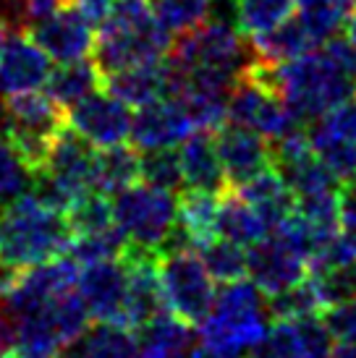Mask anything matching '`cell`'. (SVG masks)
Segmentation results:
<instances>
[{"mask_svg":"<svg viewBox=\"0 0 356 358\" xmlns=\"http://www.w3.org/2000/svg\"><path fill=\"white\" fill-rule=\"evenodd\" d=\"M170 45L173 34L158 21L149 0H116L97 31L92 60L100 73L108 76L131 66L165 60Z\"/></svg>","mask_w":356,"mask_h":358,"instance_id":"obj_1","label":"cell"},{"mask_svg":"<svg viewBox=\"0 0 356 358\" xmlns=\"http://www.w3.org/2000/svg\"><path fill=\"white\" fill-rule=\"evenodd\" d=\"M71 238L66 212L45 204L32 191L0 209V259L16 269L63 257Z\"/></svg>","mask_w":356,"mask_h":358,"instance_id":"obj_2","label":"cell"},{"mask_svg":"<svg viewBox=\"0 0 356 358\" xmlns=\"http://www.w3.org/2000/svg\"><path fill=\"white\" fill-rule=\"evenodd\" d=\"M273 90L304 123H312L356 94V79L325 50H309L288 63H278L273 69Z\"/></svg>","mask_w":356,"mask_h":358,"instance_id":"obj_3","label":"cell"},{"mask_svg":"<svg viewBox=\"0 0 356 358\" xmlns=\"http://www.w3.org/2000/svg\"><path fill=\"white\" fill-rule=\"evenodd\" d=\"M267 296L252 280L226 282L215 306L199 324V343L220 353H244L265 335L270 324Z\"/></svg>","mask_w":356,"mask_h":358,"instance_id":"obj_4","label":"cell"},{"mask_svg":"<svg viewBox=\"0 0 356 358\" xmlns=\"http://www.w3.org/2000/svg\"><path fill=\"white\" fill-rule=\"evenodd\" d=\"M3 110V134L13 141L24 162L37 176L48 162L50 147L58 139L66 123V110L55 100H50L48 92H21L0 100Z\"/></svg>","mask_w":356,"mask_h":358,"instance_id":"obj_5","label":"cell"},{"mask_svg":"<svg viewBox=\"0 0 356 358\" xmlns=\"http://www.w3.org/2000/svg\"><path fill=\"white\" fill-rule=\"evenodd\" d=\"M113 215L129 246L144 251H163L176 230L178 199L168 189L152 183H134L116 194Z\"/></svg>","mask_w":356,"mask_h":358,"instance_id":"obj_6","label":"cell"},{"mask_svg":"<svg viewBox=\"0 0 356 358\" xmlns=\"http://www.w3.org/2000/svg\"><path fill=\"white\" fill-rule=\"evenodd\" d=\"M158 269L170 314L189 324H202L215 306L218 290L215 278L205 267L199 251L191 246L163 249L158 257Z\"/></svg>","mask_w":356,"mask_h":358,"instance_id":"obj_7","label":"cell"},{"mask_svg":"<svg viewBox=\"0 0 356 358\" xmlns=\"http://www.w3.org/2000/svg\"><path fill=\"white\" fill-rule=\"evenodd\" d=\"M66 123L79 136L97 147H116L131 136V110L110 92L97 90L66 108Z\"/></svg>","mask_w":356,"mask_h":358,"instance_id":"obj_8","label":"cell"},{"mask_svg":"<svg viewBox=\"0 0 356 358\" xmlns=\"http://www.w3.org/2000/svg\"><path fill=\"white\" fill-rule=\"evenodd\" d=\"M158 257L160 251H144L137 246H129L123 254V262L129 267V296H126L123 327L139 329L168 311L163 282H160Z\"/></svg>","mask_w":356,"mask_h":358,"instance_id":"obj_9","label":"cell"},{"mask_svg":"<svg viewBox=\"0 0 356 358\" xmlns=\"http://www.w3.org/2000/svg\"><path fill=\"white\" fill-rule=\"evenodd\" d=\"M79 293L95 322L123 324L129 296V267L123 259L84 264L79 272Z\"/></svg>","mask_w":356,"mask_h":358,"instance_id":"obj_10","label":"cell"},{"mask_svg":"<svg viewBox=\"0 0 356 358\" xmlns=\"http://www.w3.org/2000/svg\"><path fill=\"white\" fill-rule=\"evenodd\" d=\"M27 34L55 63H74V60L89 58L95 52V40H97L95 27L74 6H66L48 19L29 24Z\"/></svg>","mask_w":356,"mask_h":358,"instance_id":"obj_11","label":"cell"},{"mask_svg":"<svg viewBox=\"0 0 356 358\" xmlns=\"http://www.w3.org/2000/svg\"><path fill=\"white\" fill-rule=\"evenodd\" d=\"M247 275L265 296H275L309 278V262L278 233H270L265 241L249 249Z\"/></svg>","mask_w":356,"mask_h":358,"instance_id":"obj_12","label":"cell"},{"mask_svg":"<svg viewBox=\"0 0 356 358\" xmlns=\"http://www.w3.org/2000/svg\"><path fill=\"white\" fill-rule=\"evenodd\" d=\"M215 141H218V155L231 189L273 168V147H270V139L259 131L228 123L218 129Z\"/></svg>","mask_w":356,"mask_h":358,"instance_id":"obj_13","label":"cell"},{"mask_svg":"<svg viewBox=\"0 0 356 358\" xmlns=\"http://www.w3.org/2000/svg\"><path fill=\"white\" fill-rule=\"evenodd\" d=\"M50 76V55L32 40L27 29L11 34L6 50L0 52V100L21 92L45 87Z\"/></svg>","mask_w":356,"mask_h":358,"instance_id":"obj_14","label":"cell"},{"mask_svg":"<svg viewBox=\"0 0 356 358\" xmlns=\"http://www.w3.org/2000/svg\"><path fill=\"white\" fill-rule=\"evenodd\" d=\"M189 134H194V126L181 102L173 97L149 102L131 115V141L142 152L176 147Z\"/></svg>","mask_w":356,"mask_h":358,"instance_id":"obj_15","label":"cell"},{"mask_svg":"<svg viewBox=\"0 0 356 358\" xmlns=\"http://www.w3.org/2000/svg\"><path fill=\"white\" fill-rule=\"evenodd\" d=\"M215 131H194L181 141V165H184V183L186 189H202L226 194L231 183L218 155Z\"/></svg>","mask_w":356,"mask_h":358,"instance_id":"obj_16","label":"cell"},{"mask_svg":"<svg viewBox=\"0 0 356 358\" xmlns=\"http://www.w3.org/2000/svg\"><path fill=\"white\" fill-rule=\"evenodd\" d=\"M102 90L129 108H144L149 102L168 97V66L165 60H160L116 71L102 76Z\"/></svg>","mask_w":356,"mask_h":358,"instance_id":"obj_17","label":"cell"},{"mask_svg":"<svg viewBox=\"0 0 356 358\" xmlns=\"http://www.w3.org/2000/svg\"><path fill=\"white\" fill-rule=\"evenodd\" d=\"M218 209L220 194L202 189H184L178 196L176 230L181 233V243L199 249L207 241L218 238Z\"/></svg>","mask_w":356,"mask_h":358,"instance_id":"obj_18","label":"cell"},{"mask_svg":"<svg viewBox=\"0 0 356 358\" xmlns=\"http://www.w3.org/2000/svg\"><path fill=\"white\" fill-rule=\"evenodd\" d=\"M194 324H189L176 314H160L158 319L139 327V348L142 358H191L197 340H194Z\"/></svg>","mask_w":356,"mask_h":358,"instance_id":"obj_19","label":"cell"},{"mask_svg":"<svg viewBox=\"0 0 356 358\" xmlns=\"http://www.w3.org/2000/svg\"><path fill=\"white\" fill-rule=\"evenodd\" d=\"M233 191L238 196H244L267 220L270 230L278 228L288 215L296 212V194H294V189L288 186L286 180L280 178V173L275 168L259 173L257 178L241 183Z\"/></svg>","mask_w":356,"mask_h":358,"instance_id":"obj_20","label":"cell"},{"mask_svg":"<svg viewBox=\"0 0 356 358\" xmlns=\"http://www.w3.org/2000/svg\"><path fill=\"white\" fill-rule=\"evenodd\" d=\"M270 225L267 220L252 207L244 196H238L233 189L220 194L218 209V236L226 241H233L244 249H252L254 243L267 238Z\"/></svg>","mask_w":356,"mask_h":358,"instance_id":"obj_21","label":"cell"},{"mask_svg":"<svg viewBox=\"0 0 356 358\" xmlns=\"http://www.w3.org/2000/svg\"><path fill=\"white\" fill-rule=\"evenodd\" d=\"M63 358H142V348L129 327L97 322L89 324L76 343H71Z\"/></svg>","mask_w":356,"mask_h":358,"instance_id":"obj_22","label":"cell"},{"mask_svg":"<svg viewBox=\"0 0 356 358\" xmlns=\"http://www.w3.org/2000/svg\"><path fill=\"white\" fill-rule=\"evenodd\" d=\"M247 42L252 58L270 63V66L288 63V60L299 58V55H304V52L317 48L315 40L309 37L299 19H288L280 27H275V29L265 31V34L247 37Z\"/></svg>","mask_w":356,"mask_h":358,"instance_id":"obj_23","label":"cell"},{"mask_svg":"<svg viewBox=\"0 0 356 358\" xmlns=\"http://www.w3.org/2000/svg\"><path fill=\"white\" fill-rule=\"evenodd\" d=\"M142 178V150L134 144H116L97 150V170H95V189L116 196L123 189L134 186Z\"/></svg>","mask_w":356,"mask_h":358,"instance_id":"obj_24","label":"cell"},{"mask_svg":"<svg viewBox=\"0 0 356 358\" xmlns=\"http://www.w3.org/2000/svg\"><path fill=\"white\" fill-rule=\"evenodd\" d=\"M97 90H102V73L95 66V60L87 58L74 60V63H60V69L50 71L48 81H45L48 97L58 102L63 110Z\"/></svg>","mask_w":356,"mask_h":358,"instance_id":"obj_25","label":"cell"},{"mask_svg":"<svg viewBox=\"0 0 356 358\" xmlns=\"http://www.w3.org/2000/svg\"><path fill=\"white\" fill-rule=\"evenodd\" d=\"M351 10L354 8L348 0H296V19L315 45H325L330 37H336Z\"/></svg>","mask_w":356,"mask_h":358,"instance_id":"obj_26","label":"cell"},{"mask_svg":"<svg viewBox=\"0 0 356 358\" xmlns=\"http://www.w3.org/2000/svg\"><path fill=\"white\" fill-rule=\"evenodd\" d=\"M296 10V0H236V27L244 37L265 34L280 27Z\"/></svg>","mask_w":356,"mask_h":358,"instance_id":"obj_27","label":"cell"},{"mask_svg":"<svg viewBox=\"0 0 356 358\" xmlns=\"http://www.w3.org/2000/svg\"><path fill=\"white\" fill-rule=\"evenodd\" d=\"M69 228L74 236H87V233H100V230L116 228V215H113V201L102 191H87L84 196L74 201L66 212Z\"/></svg>","mask_w":356,"mask_h":358,"instance_id":"obj_28","label":"cell"},{"mask_svg":"<svg viewBox=\"0 0 356 358\" xmlns=\"http://www.w3.org/2000/svg\"><path fill=\"white\" fill-rule=\"evenodd\" d=\"M129 249V238L121 233V228L100 230V233H87V236H74L66 249V257H71L76 264H95L105 259H123Z\"/></svg>","mask_w":356,"mask_h":358,"instance_id":"obj_29","label":"cell"},{"mask_svg":"<svg viewBox=\"0 0 356 358\" xmlns=\"http://www.w3.org/2000/svg\"><path fill=\"white\" fill-rule=\"evenodd\" d=\"M267 308H270V317L275 322H299V319L325 311L312 278L301 280V282L280 290L275 296H267Z\"/></svg>","mask_w":356,"mask_h":358,"instance_id":"obj_30","label":"cell"},{"mask_svg":"<svg viewBox=\"0 0 356 358\" xmlns=\"http://www.w3.org/2000/svg\"><path fill=\"white\" fill-rule=\"evenodd\" d=\"M199 257L205 262V267L210 269V275L215 278V282L226 285V282H236L247 275L249 254H244V246H238L233 241L226 238H212L205 246H199Z\"/></svg>","mask_w":356,"mask_h":358,"instance_id":"obj_31","label":"cell"},{"mask_svg":"<svg viewBox=\"0 0 356 358\" xmlns=\"http://www.w3.org/2000/svg\"><path fill=\"white\" fill-rule=\"evenodd\" d=\"M32 183H34L32 168L24 162L13 141L6 134H0V201L8 204L24 196L27 191H32Z\"/></svg>","mask_w":356,"mask_h":358,"instance_id":"obj_32","label":"cell"},{"mask_svg":"<svg viewBox=\"0 0 356 358\" xmlns=\"http://www.w3.org/2000/svg\"><path fill=\"white\" fill-rule=\"evenodd\" d=\"M158 21L176 37L207 21L215 0H149Z\"/></svg>","mask_w":356,"mask_h":358,"instance_id":"obj_33","label":"cell"},{"mask_svg":"<svg viewBox=\"0 0 356 358\" xmlns=\"http://www.w3.org/2000/svg\"><path fill=\"white\" fill-rule=\"evenodd\" d=\"M309 278L315 282V290L317 296H320V301H322L325 311L356 299V264L312 269Z\"/></svg>","mask_w":356,"mask_h":358,"instance_id":"obj_34","label":"cell"},{"mask_svg":"<svg viewBox=\"0 0 356 358\" xmlns=\"http://www.w3.org/2000/svg\"><path fill=\"white\" fill-rule=\"evenodd\" d=\"M142 178L160 186V189L178 191L184 183V165H181V152L173 147H163V150H147L142 152Z\"/></svg>","mask_w":356,"mask_h":358,"instance_id":"obj_35","label":"cell"},{"mask_svg":"<svg viewBox=\"0 0 356 358\" xmlns=\"http://www.w3.org/2000/svg\"><path fill=\"white\" fill-rule=\"evenodd\" d=\"M309 141L312 150L317 152V157L325 162L327 168L336 173L338 178H346L351 173H356V144L346 139H336L325 131H320L317 126H309Z\"/></svg>","mask_w":356,"mask_h":358,"instance_id":"obj_36","label":"cell"},{"mask_svg":"<svg viewBox=\"0 0 356 358\" xmlns=\"http://www.w3.org/2000/svg\"><path fill=\"white\" fill-rule=\"evenodd\" d=\"M294 324H296L299 353H301V358H333L336 338H333L327 322L320 314L299 319Z\"/></svg>","mask_w":356,"mask_h":358,"instance_id":"obj_37","label":"cell"},{"mask_svg":"<svg viewBox=\"0 0 356 358\" xmlns=\"http://www.w3.org/2000/svg\"><path fill=\"white\" fill-rule=\"evenodd\" d=\"M249 358H301L294 322H275L249 348Z\"/></svg>","mask_w":356,"mask_h":358,"instance_id":"obj_38","label":"cell"},{"mask_svg":"<svg viewBox=\"0 0 356 358\" xmlns=\"http://www.w3.org/2000/svg\"><path fill=\"white\" fill-rule=\"evenodd\" d=\"M312 126H317V129L330 134V136H336V139H346L356 144V94L338 102L336 108H330L325 115L312 120Z\"/></svg>","mask_w":356,"mask_h":358,"instance_id":"obj_39","label":"cell"},{"mask_svg":"<svg viewBox=\"0 0 356 358\" xmlns=\"http://www.w3.org/2000/svg\"><path fill=\"white\" fill-rule=\"evenodd\" d=\"M348 264H356V228L338 230L336 236L327 241L325 249L317 254L309 272L320 267H348Z\"/></svg>","mask_w":356,"mask_h":358,"instance_id":"obj_40","label":"cell"},{"mask_svg":"<svg viewBox=\"0 0 356 358\" xmlns=\"http://www.w3.org/2000/svg\"><path fill=\"white\" fill-rule=\"evenodd\" d=\"M327 327L336 340H356V299L325 311Z\"/></svg>","mask_w":356,"mask_h":358,"instance_id":"obj_41","label":"cell"},{"mask_svg":"<svg viewBox=\"0 0 356 358\" xmlns=\"http://www.w3.org/2000/svg\"><path fill=\"white\" fill-rule=\"evenodd\" d=\"M69 3L71 0H16L24 29H27L29 24H37V21L48 19L53 13H58V10L66 8Z\"/></svg>","mask_w":356,"mask_h":358,"instance_id":"obj_42","label":"cell"},{"mask_svg":"<svg viewBox=\"0 0 356 358\" xmlns=\"http://www.w3.org/2000/svg\"><path fill=\"white\" fill-rule=\"evenodd\" d=\"M338 215L343 228H356V173L341 178L338 183Z\"/></svg>","mask_w":356,"mask_h":358,"instance_id":"obj_43","label":"cell"},{"mask_svg":"<svg viewBox=\"0 0 356 358\" xmlns=\"http://www.w3.org/2000/svg\"><path fill=\"white\" fill-rule=\"evenodd\" d=\"M113 3L116 0H71L69 6L79 10L92 27H102L108 21L110 10H113Z\"/></svg>","mask_w":356,"mask_h":358,"instance_id":"obj_44","label":"cell"},{"mask_svg":"<svg viewBox=\"0 0 356 358\" xmlns=\"http://www.w3.org/2000/svg\"><path fill=\"white\" fill-rule=\"evenodd\" d=\"M13 345H16V329H13V322H11L6 306L0 303V353H8Z\"/></svg>","mask_w":356,"mask_h":358,"instance_id":"obj_45","label":"cell"},{"mask_svg":"<svg viewBox=\"0 0 356 358\" xmlns=\"http://www.w3.org/2000/svg\"><path fill=\"white\" fill-rule=\"evenodd\" d=\"M0 13L6 16V19L16 27V29H24V24H21V16H19V6H16V0H0Z\"/></svg>","mask_w":356,"mask_h":358,"instance_id":"obj_46","label":"cell"},{"mask_svg":"<svg viewBox=\"0 0 356 358\" xmlns=\"http://www.w3.org/2000/svg\"><path fill=\"white\" fill-rule=\"evenodd\" d=\"M191 358H241V356H238V353H220V350H212V348H207V345L197 343Z\"/></svg>","mask_w":356,"mask_h":358,"instance_id":"obj_47","label":"cell"},{"mask_svg":"<svg viewBox=\"0 0 356 358\" xmlns=\"http://www.w3.org/2000/svg\"><path fill=\"white\" fill-rule=\"evenodd\" d=\"M333 358H356V340H338Z\"/></svg>","mask_w":356,"mask_h":358,"instance_id":"obj_48","label":"cell"},{"mask_svg":"<svg viewBox=\"0 0 356 358\" xmlns=\"http://www.w3.org/2000/svg\"><path fill=\"white\" fill-rule=\"evenodd\" d=\"M13 31H16V27H13V24H11V21L0 13V52L6 50V45H8V40H11V34H13Z\"/></svg>","mask_w":356,"mask_h":358,"instance_id":"obj_49","label":"cell"},{"mask_svg":"<svg viewBox=\"0 0 356 358\" xmlns=\"http://www.w3.org/2000/svg\"><path fill=\"white\" fill-rule=\"evenodd\" d=\"M346 37H348V42L356 48V8L348 13V19H346Z\"/></svg>","mask_w":356,"mask_h":358,"instance_id":"obj_50","label":"cell"},{"mask_svg":"<svg viewBox=\"0 0 356 358\" xmlns=\"http://www.w3.org/2000/svg\"><path fill=\"white\" fill-rule=\"evenodd\" d=\"M0 358H19V356H16V353H11V350H8V353H0Z\"/></svg>","mask_w":356,"mask_h":358,"instance_id":"obj_51","label":"cell"},{"mask_svg":"<svg viewBox=\"0 0 356 358\" xmlns=\"http://www.w3.org/2000/svg\"><path fill=\"white\" fill-rule=\"evenodd\" d=\"M348 3H351V8H356V0H348Z\"/></svg>","mask_w":356,"mask_h":358,"instance_id":"obj_52","label":"cell"}]
</instances>
